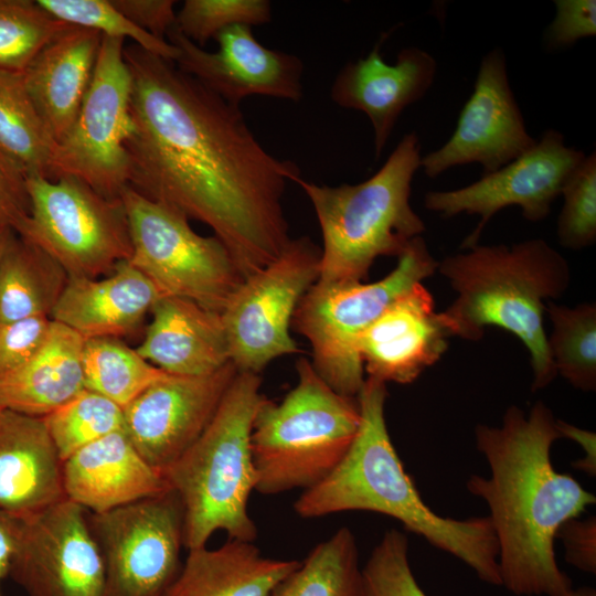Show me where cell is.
I'll list each match as a JSON object with an SVG mask.
<instances>
[{
	"label": "cell",
	"instance_id": "1",
	"mask_svg": "<svg viewBox=\"0 0 596 596\" xmlns=\"http://www.w3.org/2000/svg\"><path fill=\"white\" fill-rule=\"evenodd\" d=\"M132 76L129 184L206 224L244 278L291 240L283 196L298 166L269 153L238 105L161 56L124 47Z\"/></svg>",
	"mask_w": 596,
	"mask_h": 596
},
{
	"label": "cell",
	"instance_id": "2",
	"mask_svg": "<svg viewBox=\"0 0 596 596\" xmlns=\"http://www.w3.org/2000/svg\"><path fill=\"white\" fill-rule=\"evenodd\" d=\"M556 419L538 401L529 414L510 405L500 426L475 427L476 448L488 461L490 477L472 475L466 488L489 507L501 586L518 596H566L573 589L555 558V535L566 520L596 502L552 464V445L562 438Z\"/></svg>",
	"mask_w": 596,
	"mask_h": 596
},
{
	"label": "cell",
	"instance_id": "3",
	"mask_svg": "<svg viewBox=\"0 0 596 596\" xmlns=\"http://www.w3.org/2000/svg\"><path fill=\"white\" fill-rule=\"evenodd\" d=\"M383 402L360 405V425L348 451L297 501L306 519L370 511L398 520L407 531L468 565L485 583L501 586L499 547L489 517L445 518L422 499L391 440Z\"/></svg>",
	"mask_w": 596,
	"mask_h": 596
},
{
	"label": "cell",
	"instance_id": "4",
	"mask_svg": "<svg viewBox=\"0 0 596 596\" xmlns=\"http://www.w3.org/2000/svg\"><path fill=\"white\" fill-rule=\"evenodd\" d=\"M437 270L456 292L443 311L453 337L479 341L487 328H501L525 347L533 372L531 390L555 379L543 326L545 306L570 287L567 260L542 238L512 245H480L438 262Z\"/></svg>",
	"mask_w": 596,
	"mask_h": 596
},
{
	"label": "cell",
	"instance_id": "5",
	"mask_svg": "<svg viewBox=\"0 0 596 596\" xmlns=\"http://www.w3.org/2000/svg\"><path fill=\"white\" fill-rule=\"evenodd\" d=\"M421 159L418 137L411 132L373 175L358 184L295 181L309 198L321 230L318 283L364 281L376 258L398 257L422 235L425 224L409 203Z\"/></svg>",
	"mask_w": 596,
	"mask_h": 596
},
{
	"label": "cell",
	"instance_id": "6",
	"mask_svg": "<svg viewBox=\"0 0 596 596\" xmlns=\"http://www.w3.org/2000/svg\"><path fill=\"white\" fill-rule=\"evenodd\" d=\"M260 385L259 374L237 372L201 436L162 471L183 507L188 550L206 546L216 531L246 542L257 536L247 503L257 483L251 433Z\"/></svg>",
	"mask_w": 596,
	"mask_h": 596
},
{
	"label": "cell",
	"instance_id": "7",
	"mask_svg": "<svg viewBox=\"0 0 596 596\" xmlns=\"http://www.w3.org/2000/svg\"><path fill=\"white\" fill-rule=\"evenodd\" d=\"M298 381L279 402L264 397L252 426L255 490H307L326 478L351 446L360 425L356 397L339 394L301 358Z\"/></svg>",
	"mask_w": 596,
	"mask_h": 596
},
{
	"label": "cell",
	"instance_id": "8",
	"mask_svg": "<svg viewBox=\"0 0 596 596\" xmlns=\"http://www.w3.org/2000/svg\"><path fill=\"white\" fill-rule=\"evenodd\" d=\"M397 259L394 269L374 283L317 281L297 306L291 323L309 340L317 373L339 394L356 397L364 383L359 354L364 332L397 297L438 267L422 235Z\"/></svg>",
	"mask_w": 596,
	"mask_h": 596
},
{
	"label": "cell",
	"instance_id": "9",
	"mask_svg": "<svg viewBox=\"0 0 596 596\" xmlns=\"http://www.w3.org/2000/svg\"><path fill=\"white\" fill-rule=\"evenodd\" d=\"M119 198L131 241L128 262L162 296L189 299L222 313L245 279L225 245L214 235L198 234L178 210L130 187Z\"/></svg>",
	"mask_w": 596,
	"mask_h": 596
},
{
	"label": "cell",
	"instance_id": "10",
	"mask_svg": "<svg viewBox=\"0 0 596 596\" xmlns=\"http://www.w3.org/2000/svg\"><path fill=\"white\" fill-rule=\"evenodd\" d=\"M29 216L17 234L31 242L68 277L98 278L131 255L120 198H107L73 178L29 177Z\"/></svg>",
	"mask_w": 596,
	"mask_h": 596
},
{
	"label": "cell",
	"instance_id": "11",
	"mask_svg": "<svg viewBox=\"0 0 596 596\" xmlns=\"http://www.w3.org/2000/svg\"><path fill=\"white\" fill-rule=\"evenodd\" d=\"M124 47V39L102 35L89 87L51 164L50 179L73 177L107 198L129 184L132 76Z\"/></svg>",
	"mask_w": 596,
	"mask_h": 596
},
{
	"label": "cell",
	"instance_id": "12",
	"mask_svg": "<svg viewBox=\"0 0 596 596\" xmlns=\"http://www.w3.org/2000/svg\"><path fill=\"white\" fill-rule=\"evenodd\" d=\"M320 257L308 236L291 238L231 297L221 316L237 372L259 374L273 360L300 352L289 328L299 301L319 278Z\"/></svg>",
	"mask_w": 596,
	"mask_h": 596
},
{
	"label": "cell",
	"instance_id": "13",
	"mask_svg": "<svg viewBox=\"0 0 596 596\" xmlns=\"http://www.w3.org/2000/svg\"><path fill=\"white\" fill-rule=\"evenodd\" d=\"M88 523L105 564V596H166L184 546V512L174 490L91 513Z\"/></svg>",
	"mask_w": 596,
	"mask_h": 596
},
{
	"label": "cell",
	"instance_id": "14",
	"mask_svg": "<svg viewBox=\"0 0 596 596\" xmlns=\"http://www.w3.org/2000/svg\"><path fill=\"white\" fill-rule=\"evenodd\" d=\"M584 158L583 151L565 145L561 132L549 129L531 149L497 171L460 189L429 191L424 204L443 217L460 213L480 216L476 228L462 241L460 248L467 249L479 244L490 219L510 205L519 206L530 222L546 219L552 203Z\"/></svg>",
	"mask_w": 596,
	"mask_h": 596
},
{
	"label": "cell",
	"instance_id": "15",
	"mask_svg": "<svg viewBox=\"0 0 596 596\" xmlns=\"http://www.w3.org/2000/svg\"><path fill=\"white\" fill-rule=\"evenodd\" d=\"M9 575L28 596H105L88 511L66 498L20 520Z\"/></svg>",
	"mask_w": 596,
	"mask_h": 596
},
{
	"label": "cell",
	"instance_id": "16",
	"mask_svg": "<svg viewBox=\"0 0 596 596\" xmlns=\"http://www.w3.org/2000/svg\"><path fill=\"white\" fill-rule=\"evenodd\" d=\"M510 88L501 50L481 61L471 96L462 107L448 141L421 159L425 174L435 178L462 164L479 163L489 174L535 145Z\"/></svg>",
	"mask_w": 596,
	"mask_h": 596
},
{
	"label": "cell",
	"instance_id": "17",
	"mask_svg": "<svg viewBox=\"0 0 596 596\" xmlns=\"http://www.w3.org/2000/svg\"><path fill=\"white\" fill-rule=\"evenodd\" d=\"M236 374L232 362L205 375L168 374L124 407L125 433L162 472L201 436Z\"/></svg>",
	"mask_w": 596,
	"mask_h": 596
},
{
	"label": "cell",
	"instance_id": "18",
	"mask_svg": "<svg viewBox=\"0 0 596 596\" xmlns=\"http://www.w3.org/2000/svg\"><path fill=\"white\" fill-rule=\"evenodd\" d=\"M166 39L178 50L173 62L178 68L233 105L255 95L292 102L302 97L301 60L264 46L249 25L236 24L219 32L215 52L196 45L174 25Z\"/></svg>",
	"mask_w": 596,
	"mask_h": 596
},
{
	"label": "cell",
	"instance_id": "19",
	"mask_svg": "<svg viewBox=\"0 0 596 596\" xmlns=\"http://www.w3.org/2000/svg\"><path fill=\"white\" fill-rule=\"evenodd\" d=\"M453 337L432 294L417 283L397 297L364 332L359 354L368 376L409 384L441 359Z\"/></svg>",
	"mask_w": 596,
	"mask_h": 596
},
{
	"label": "cell",
	"instance_id": "20",
	"mask_svg": "<svg viewBox=\"0 0 596 596\" xmlns=\"http://www.w3.org/2000/svg\"><path fill=\"white\" fill-rule=\"evenodd\" d=\"M386 34L364 57L344 65L336 76L331 99L343 108L364 113L373 127L379 159L403 110L421 99L432 86L436 61L418 47H405L394 64L381 54Z\"/></svg>",
	"mask_w": 596,
	"mask_h": 596
},
{
	"label": "cell",
	"instance_id": "21",
	"mask_svg": "<svg viewBox=\"0 0 596 596\" xmlns=\"http://www.w3.org/2000/svg\"><path fill=\"white\" fill-rule=\"evenodd\" d=\"M64 499L63 460L43 417L0 409V512L25 520Z\"/></svg>",
	"mask_w": 596,
	"mask_h": 596
},
{
	"label": "cell",
	"instance_id": "22",
	"mask_svg": "<svg viewBox=\"0 0 596 596\" xmlns=\"http://www.w3.org/2000/svg\"><path fill=\"white\" fill-rule=\"evenodd\" d=\"M63 487L67 499L91 513L106 512L171 489L163 473L139 454L125 429L64 460Z\"/></svg>",
	"mask_w": 596,
	"mask_h": 596
},
{
	"label": "cell",
	"instance_id": "23",
	"mask_svg": "<svg viewBox=\"0 0 596 596\" xmlns=\"http://www.w3.org/2000/svg\"><path fill=\"white\" fill-rule=\"evenodd\" d=\"M162 294L128 260L107 277H68L51 319L84 340L121 338L134 332Z\"/></svg>",
	"mask_w": 596,
	"mask_h": 596
},
{
	"label": "cell",
	"instance_id": "24",
	"mask_svg": "<svg viewBox=\"0 0 596 596\" xmlns=\"http://www.w3.org/2000/svg\"><path fill=\"white\" fill-rule=\"evenodd\" d=\"M102 34L68 24L22 73L25 89L55 145L70 130L89 87Z\"/></svg>",
	"mask_w": 596,
	"mask_h": 596
},
{
	"label": "cell",
	"instance_id": "25",
	"mask_svg": "<svg viewBox=\"0 0 596 596\" xmlns=\"http://www.w3.org/2000/svg\"><path fill=\"white\" fill-rule=\"evenodd\" d=\"M137 352L172 375L213 373L228 362L230 349L221 313L184 298L162 296Z\"/></svg>",
	"mask_w": 596,
	"mask_h": 596
},
{
	"label": "cell",
	"instance_id": "26",
	"mask_svg": "<svg viewBox=\"0 0 596 596\" xmlns=\"http://www.w3.org/2000/svg\"><path fill=\"white\" fill-rule=\"evenodd\" d=\"M84 342L77 332L52 320L39 351L0 379V408L44 417L77 396L85 390Z\"/></svg>",
	"mask_w": 596,
	"mask_h": 596
},
{
	"label": "cell",
	"instance_id": "27",
	"mask_svg": "<svg viewBox=\"0 0 596 596\" xmlns=\"http://www.w3.org/2000/svg\"><path fill=\"white\" fill-rule=\"evenodd\" d=\"M299 564L266 557L254 542L230 539L217 549L189 550L166 596H270Z\"/></svg>",
	"mask_w": 596,
	"mask_h": 596
},
{
	"label": "cell",
	"instance_id": "28",
	"mask_svg": "<svg viewBox=\"0 0 596 596\" xmlns=\"http://www.w3.org/2000/svg\"><path fill=\"white\" fill-rule=\"evenodd\" d=\"M67 280L54 258L14 233L0 257V322L51 318Z\"/></svg>",
	"mask_w": 596,
	"mask_h": 596
},
{
	"label": "cell",
	"instance_id": "29",
	"mask_svg": "<svg viewBox=\"0 0 596 596\" xmlns=\"http://www.w3.org/2000/svg\"><path fill=\"white\" fill-rule=\"evenodd\" d=\"M55 142L33 105L22 73L0 71V151L29 177L50 179Z\"/></svg>",
	"mask_w": 596,
	"mask_h": 596
},
{
	"label": "cell",
	"instance_id": "30",
	"mask_svg": "<svg viewBox=\"0 0 596 596\" xmlns=\"http://www.w3.org/2000/svg\"><path fill=\"white\" fill-rule=\"evenodd\" d=\"M270 596H363L353 532L342 526L317 544Z\"/></svg>",
	"mask_w": 596,
	"mask_h": 596
},
{
	"label": "cell",
	"instance_id": "31",
	"mask_svg": "<svg viewBox=\"0 0 596 596\" xmlns=\"http://www.w3.org/2000/svg\"><path fill=\"white\" fill-rule=\"evenodd\" d=\"M82 364L85 389L109 398L123 409L168 375L119 338L85 340Z\"/></svg>",
	"mask_w": 596,
	"mask_h": 596
},
{
	"label": "cell",
	"instance_id": "32",
	"mask_svg": "<svg viewBox=\"0 0 596 596\" xmlns=\"http://www.w3.org/2000/svg\"><path fill=\"white\" fill-rule=\"evenodd\" d=\"M552 331L547 337L549 352L556 374L573 387L596 390V305L583 302L575 307L549 301L545 306Z\"/></svg>",
	"mask_w": 596,
	"mask_h": 596
},
{
	"label": "cell",
	"instance_id": "33",
	"mask_svg": "<svg viewBox=\"0 0 596 596\" xmlns=\"http://www.w3.org/2000/svg\"><path fill=\"white\" fill-rule=\"evenodd\" d=\"M43 419L63 461L85 446L125 429L124 409L87 389Z\"/></svg>",
	"mask_w": 596,
	"mask_h": 596
},
{
	"label": "cell",
	"instance_id": "34",
	"mask_svg": "<svg viewBox=\"0 0 596 596\" xmlns=\"http://www.w3.org/2000/svg\"><path fill=\"white\" fill-rule=\"evenodd\" d=\"M67 25L38 1L0 0V71L23 73L41 49Z\"/></svg>",
	"mask_w": 596,
	"mask_h": 596
},
{
	"label": "cell",
	"instance_id": "35",
	"mask_svg": "<svg viewBox=\"0 0 596 596\" xmlns=\"http://www.w3.org/2000/svg\"><path fill=\"white\" fill-rule=\"evenodd\" d=\"M55 19L97 31L102 35L130 39L139 47L174 62L178 50L168 40L158 39L135 25L110 0H36Z\"/></svg>",
	"mask_w": 596,
	"mask_h": 596
},
{
	"label": "cell",
	"instance_id": "36",
	"mask_svg": "<svg viewBox=\"0 0 596 596\" xmlns=\"http://www.w3.org/2000/svg\"><path fill=\"white\" fill-rule=\"evenodd\" d=\"M272 20L267 0H185L174 26L203 47L210 39L236 24L263 25Z\"/></svg>",
	"mask_w": 596,
	"mask_h": 596
},
{
	"label": "cell",
	"instance_id": "37",
	"mask_svg": "<svg viewBox=\"0 0 596 596\" xmlns=\"http://www.w3.org/2000/svg\"><path fill=\"white\" fill-rule=\"evenodd\" d=\"M556 234L561 246L583 249L596 242V155L585 156L562 188Z\"/></svg>",
	"mask_w": 596,
	"mask_h": 596
},
{
	"label": "cell",
	"instance_id": "38",
	"mask_svg": "<svg viewBox=\"0 0 596 596\" xmlns=\"http://www.w3.org/2000/svg\"><path fill=\"white\" fill-rule=\"evenodd\" d=\"M363 596H426L408 561V539L396 530L385 531L361 568Z\"/></svg>",
	"mask_w": 596,
	"mask_h": 596
},
{
	"label": "cell",
	"instance_id": "39",
	"mask_svg": "<svg viewBox=\"0 0 596 596\" xmlns=\"http://www.w3.org/2000/svg\"><path fill=\"white\" fill-rule=\"evenodd\" d=\"M51 324L49 317L0 322V379L20 369L39 351Z\"/></svg>",
	"mask_w": 596,
	"mask_h": 596
},
{
	"label": "cell",
	"instance_id": "40",
	"mask_svg": "<svg viewBox=\"0 0 596 596\" xmlns=\"http://www.w3.org/2000/svg\"><path fill=\"white\" fill-rule=\"evenodd\" d=\"M554 3L555 18L545 36L550 47H565L596 34L595 0H556Z\"/></svg>",
	"mask_w": 596,
	"mask_h": 596
},
{
	"label": "cell",
	"instance_id": "41",
	"mask_svg": "<svg viewBox=\"0 0 596 596\" xmlns=\"http://www.w3.org/2000/svg\"><path fill=\"white\" fill-rule=\"evenodd\" d=\"M24 174L0 151V232L17 231L29 216Z\"/></svg>",
	"mask_w": 596,
	"mask_h": 596
},
{
	"label": "cell",
	"instance_id": "42",
	"mask_svg": "<svg viewBox=\"0 0 596 596\" xmlns=\"http://www.w3.org/2000/svg\"><path fill=\"white\" fill-rule=\"evenodd\" d=\"M565 549V560L579 571L596 573V518L594 515L566 520L557 530L555 540Z\"/></svg>",
	"mask_w": 596,
	"mask_h": 596
},
{
	"label": "cell",
	"instance_id": "43",
	"mask_svg": "<svg viewBox=\"0 0 596 596\" xmlns=\"http://www.w3.org/2000/svg\"><path fill=\"white\" fill-rule=\"evenodd\" d=\"M110 2L135 25L158 39L167 40V33L175 23V1L172 0H110Z\"/></svg>",
	"mask_w": 596,
	"mask_h": 596
},
{
	"label": "cell",
	"instance_id": "44",
	"mask_svg": "<svg viewBox=\"0 0 596 596\" xmlns=\"http://www.w3.org/2000/svg\"><path fill=\"white\" fill-rule=\"evenodd\" d=\"M557 429L562 438H570L584 450V457L572 462L573 468L585 472L589 477L596 476V434L579 428L562 419H556Z\"/></svg>",
	"mask_w": 596,
	"mask_h": 596
},
{
	"label": "cell",
	"instance_id": "45",
	"mask_svg": "<svg viewBox=\"0 0 596 596\" xmlns=\"http://www.w3.org/2000/svg\"><path fill=\"white\" fill-rule=\"evenodd\" d=\"M19 522L20 520L0 512V596H3L1 593V581L9 575L11 558L17 543Z\"/></svg>",
	"mask_w": 596,
	"mask_h": 596
},
{
	"label": "cell",
	"instance_id": "46",
	"mask_svg": "<svg viewBox=\"0 0 596 596\" xmlns=\"http://www.w3.org/2000/svg\"><path fill=\"white\" fill-rule=\"evenodd\" d=\"M566 596H596V590L592 587H579L572 589Z\"/></svg>",
	"mask_w": 596,
	"mask_h": 596
},
{
	"label": "cell",
	"instance_id": "47",
	"mask_svg": "<svg viewBox=\"0 0 596 596\" xmlns=\"http://www.w3.org/2000/svg\"><path fill=\"white\" fill-rule=\"evenodd\" d=\"M14 234V232L12 231H7V232H0V257L9 242V240L11 238V236Z\"/></svg>",
	"mask_w": 596,
	"mask_h": 596
},
{
	"label": "cell",
	"instance_id": "48",
	"mask_svg": "<svg viewBox=\"0 0 596 596\" xmlns=\"http://www.w3.org/2000/svg\"><path fill=\"white\" fill-rule=\"evenodd\" d=\"M0 409H2V408H0Z\"/></svg>",
	"mask_w": 596,
	"mask_h": 596
}]
</instances>
